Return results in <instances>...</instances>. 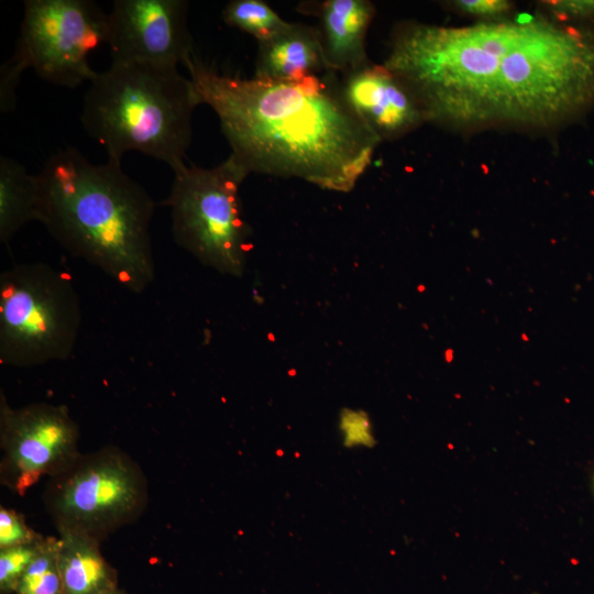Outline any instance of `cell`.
<instances>
[{"label": "cell", "instance_id": "6da1fadb", "mask_svg": "<svg viewBox=\"0 0 594 594\" xmlns=\"http://www.w3.org/2000/svg\"><path fill=\"white\" fill-rule=\"evenodd\" d=\"M384 65L444 124L551 128L594 103V34L548 21L405 23Z\"/></svg>", "mask_w": 594, "mask_h": 594}, {"label": "cell", "instance_id": "7a4b0ae2", "mask_svg": "<svg viewBox=\"0 0 594 594\" xmlns=\"http://www.w3.org/2000/svg\"><path fill=\"white\" fill-rule=\"evenodd\" d=\"M183 65L200 103L219 118L231 156L248 172L349 193L380 139L348 105L337 73L297 81L220 73L195 52Z\"/></svg>", "mask_w": 594, "mask_h": 594}, {"label": "cell", "instance_id": "3957f363", "mask_svg": "<svg viewBox=\"0 0 594 594\" xmlns=\"http://www.w3.org/2000/svg\"><path fill=\"white\" fill-rule=\"evenodd\" d=\"M36 182V221L68 253L132 293L154 282L151 222L156 205L120 162L94 164L67 147L48 158Z\"/></svg>", "mask_w": 594, "mask_h": 594}, {"label": "cell", "instance_id": "277c9868", "mask_svg": "<svg viewBox=\"0 0 594 594\" xmlns=\"http://www.w3.org/2000/svg\"><path fill=\"white\" fill-rule=\"evenodd\" d=\"M198 105L193 81L177 67L112 62L90 81L81 122L108 160L121 163L138 151L176 172L186 165Z\"/></svg>", "mask_w": 594, "mask_h": 594}, {"label": "cell", "instance_id": "5b68a950", "mask_svg": "<svg viewBox=\"0 0 594 594\" xmlns=\"http://www.w3.org/2000/svg\"><path fill=\"white\" fill-rule=\"evenodd\" d=\"M82 312L72 277L44 262L21 263L0 275V363L33 367L67 360Z\"/></svg>", "mask_w": 594, "mask_h": 594}, {"label": "cell", "instance_id": "8992f818", "mask_svg": "<svg viewBox=\"0 0 594 594\" xmlns=\"http://www.w3.org/2000/svg\"><path fill=\"white\" fill-rule=\"evenodd\" d=\"M248 175L231 155L210 168L186 164L174 172L163 202L170 210L177 245L205 266L234 277L244 273L251 251V229L239 196Z\"/></svg>", "mask_w": 594, "mask_h": 594}, {"label": "cell", "instance_id": "52a82bcc", "mask_svg": "<svg viewBox=\"0 0 594 594\" xmlns=\"http://www.w3.org/2000/svg\"><path fill=\"white\" fill-rule=\"evenodd\" d=\"M148 499L140 465L109 446L79 454L48 479L44 503L56 529H73L102 540L138 520Z\"/></svg>", "mask_w": 594, "mask_h": 594}, {"label": "cell", "instance_id": "ba28073f", "mask_svg": "<svg viewBox=\"0 0 594 594\" xmlns=\"http://www.w3.org/2000/svg\"><path fill=\"white\" fill-rule=\"evenodd\" d=\"M108 13L90 0H26L15 55L44 80L91 81L90 52L108 41Z\"/></svg>", "mask_w": 594, "mask_h": 594}, {"label": "cell", "instance_id": "9c48e42d", "mask_svg": "<svg viewBox=\"0 0 594 594\" xmlns=\"http://www.w3.org/2000/svg\"><path fill=\"white\" fill-rule=\"evenodd\" d=\"M79 428L63 405L11 407L0 395L1 482L23 495L43 476H53L79 454Z\"/></svg>", "mask_w": 594, "mask_h": 594}, {"label": "cell", "instance_id": "30bf717a", "mask_svg": "<svg viewBox=\"0 0 594 594\" xmlns=\"http://www.w3.org/2000/svg\"><path fill=\"white\" fill-rule=\"evenodd\" d=\"M185 0H116L107 44L114 63L177 67L194 52Z\"/></svg>", "mask_w": 594, "mask_h": 594}, {"label": "cell", "instance_id": "8fae6325", "mask_svg": "<svg viewBox=\"0 0 594 594\" xmlns=\"http://www.w3.org/2000/svg\"><path fill=\"white\" fill-rule=\"evenodd\" d=\"M340 80L348 105L380 141L400 136L426 121L413 92L384 64L369 62Z\"/></svg>", "mask_w": 594, "mask_h": 594}, {"label": "cell", "instance_id": "7c38bea8", "mask_svg": "<svg viewBox=\"0 0 594 594\" xmlns=\"http://www.w3.org/2000/svg\"><path fill=\"white\" fill-rule=\"evenodd\" d=\"M375 10L366 0H327L319 4L328 67L339 75L369 63L365 38Z\"/></svg>", "mask_w": 594, "mask_h": 594}, {"label": "cell", "instance_id": "4fadbf2b", "mask_svg": "<svg viewBox=\"0 0 594 594\" xmlns=\"http://www.w3.org/2000/svg\"><path fill=\"white\" fill-rule=\"evenodd\" d=\"M328 70L331 69L321 34L316 28L290 23L272 38L258 43L254 77L297 81Z\"/></svg>", "mask_w": 594, "mask_h": 594}, {"label": "cell", "instance_id": "5bb4252c", "mask_svg": "<svg viewBox=\"0 0 594 594\" xmlns=\"http://www.w3.org/2000/svg\"><path fill=\"white\" fill-rule=\"evenodd\" d=\"M56 530L64 594H102L119 586L117 571L101 553L100 540L73 529Z\"/></svg>", "mask_w": 594, "mask_h": 594}, {"label": "cell", "instance_id": "9a60e30c", "mask_svg": "<svg viewBox=\"0 0 594 594\" xmlns=\"http://www.w3.org/2000/svg\"><path fill=\"white\" fill-rule=\"evenodd\" d=\"M37 218V182L13 158L0 156V241L10 240Z\"/></svg>", "mask_w": 594, "mask_h": 594}, {"label": "cell", "instance_id": "2e32d148", "mask_svg": "<svg viewBox=\"0 0 594 594\" xmlns=\"http://www.w3.org/2000/svg\"><path fill=\"white\" fill-rule=\"evenodd\" d=\"M224 22L264 42L285 30L290 22L283 20L262 0H232L222 11Z\"/></svg>", "mask_w": 594, "mask_h": 594}, {"label": "cell", "instance_id": "e0dca14e", "mask_svg": "<svg viewBox=\"0 0 594 594\" xmlns=\"http://www.w3.org/2000/svg\"><path fill=\"white\" fill-rule=\"evenodd\" d=\"M57 538H43L14 594H64L57 562Z\"/></svg>", "mask_w": 594, "mask_h": 594}, {"label": "cell", "instance_id": "ac0fdd59", "mask_svg": "<svg viewBox=\"0 0 594 594\" xmlns=\"http://www.w3.org/2000/svg\"><path fill=\"white\" fill-rule=\"evenodd\" d=\"M338 429L345 449H372L376 446L374 426L367 411L344 407L339 411Z\"/></svg>", "mask_w": 594, "mask_h": 594}, {"label": "cell", "instance_id": "d6986e66", "mask_svg": "<svg viewBox=\"0 0 594 594\" xmlns=\"http://www.w3.org/2000/svg\"><path fill=\"white\" fill-rule=\"evenodd\" d=\"M41 539L21 546L0 549V592L15 593L19 581L35 557Z\"/></svg>", "mask_w": 594, "mask_h": 594}, {"label": "cell", "instance_id": "ffe728a7", "mask_svg": "<svg viewBox=\"0 0 594 594\" xmlns=\"http://www.w3.org/2000/svg\"><path fill=\"white\" fill-rule=\"evenodd\" d=\"M41 538L19 513L6 507L0 508V549L31 543Z\"/></svg>", "mask_w": 594, "mask_h": 594}, {"label": "cell", "instance_id": "44dd1931", "mask_svg": "<svg viewBox=\"0 0 594 594\" xmlns=\"http://www.w3.org/2000/svg\"><path fill=\"white\" fill-rule=\"evenodd\" d=\"M561 19L594 20V0H563L549 2Z\"/></svg>", "mask_w": 594, "mask_h": 594}, {"label": "cell", "instance_id": "7402d4cb", "mask_svg": "<svg viewBox=\"0 0 594 594\" xmlns=\"http://www.w3.org/2000/svg\"><path fill=\"white\" fill-rule=\"evenodd\" d=\"M455 6L466 13L481 16L499 15L510 8V3L504 0H461Z\"/></svg>", "mask_w": 594, "mask_h": 594}, {"label": "cell", "instance_id": "603a6c76", "mask_svg": "<svg viewBox=\"0 0 594 594\" xmlns=\"http://www.w3.org/2000/svg\"><path fill=\"white\" fill-rule=\"evenodd\" d=\"M102 594H127L123 590H121L119 586L112 590H109Z\"/></svg>", "mask_w": 594, "mask_h": 594}]
</instances>
